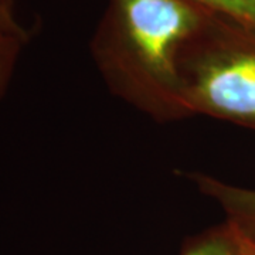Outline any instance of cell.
<instances>
[{
    "instance_id": "2",
    "label": "cell",
    "mask_w": 255,
    "mask_h": 255,
    "mask_svg": "<svg viewBox=\"0 0 255 255\" xmlns=\"http://www.w3.org/2000/svg\"><path fill=\"white\" fill-rule=\"evenodd\" d=\"M189 117L207 115L255 129V26L211 11L177 55Z\"/></svg>"
},
{
    "instance_id": "3",
    "label": "cell",
    "mask_w": 255,
    "mask_h": 255,
    "mask_svg": "<svg viewBox=\"0 0 255 255\" xmlns=\"http://www.w3.org/2000/svg\"><path fill=\"white\" fill-rule=\"evenodd\" d=\"M201 194L226 213L227 224L248 248L255 251V190L228 184L204 173H187Z\"/></svg>"
},
{
    "instance_id": "5",
    "label": "cell",
    "mask_w": 255,
    "mask_h": 255,
    "mask_svg": "<svg viewBox=\"0 0 255 255\" xmlns=\"http://www.w3.org/2000/svg\"><path fill=\"white\" fill-rule=\"evenodd\" d=\"M27 37L17 36L0 30V98L7 91Z\"/></svg>"
},
{
    "instance_id": "7",
    "label": "cell",
    "mask_w": 255,
    "mask_h": 255,
    "mask_svg": "<svg viewBox=\"0 0 255 255\" xmlns=\"http://www.w3.org/2000/svg\"><path fill=\"white\" fill-rule=\"evenodd\" d=\"M16 0H0V30L30 38V33L16 17Z\"/></svg>"
},
{
    "instance_id": "4",
    "label": "cell",
    "mask_w": 255,
    "mask_h": 255,
    "mask_svg": "<svg viewBox=\"0 0 255 255\" xmlns=\"http://www.w3.org/2000/svg\"><path fill=\"white\" fill-rule=\"evenodd\" d=\"M182 255H247V247L226 223L197 238Z\"/></svg>"
},
{
    "instance_id": "8",
    "label": "cell",
    "mask_w": 255,
    "mask_h": 255,
    "mask_svg": "<svg viewBox=\"0 0 255 255\" xmlns=\"http://www.w3.org/2000/svg\"><path fill=\"white\" fill-rule=\"evenodd\" d=\"M243 243H244V241H243ZM247 255H255V251H254V250H251V248H248V247H247Z\"/></svg>"
},
{
    "instance_id": "1",
    "label": "cell",
    "mask_w": 255,
    "mask_h": 255,
    "mask_svg": "<svg viewBox=\"0 0 255 255\" xmlns=\"http://www.w3.org/2000/svg\"><path fill=\"white\" fill-rule=\"evenodd\" d=\"M211 11L196 0H108L91 54L111 91L157 122L187 118L177 55Z\"/></svg>"
},
{
    "instance_id": "6",
    "label": "cell",
    "mask_w": 255,
    "mask_h": 255,
    "mask_svg": "<svg viewBox=\"0 0 255 255\" xmlns=\"http://www.w3.org/2000/svg\"><path fill=\"white\" fill-rule=\"evenodd\" d=\"M209 9L255 26V0H196Z\"/></svg>"
}]
</instances>
